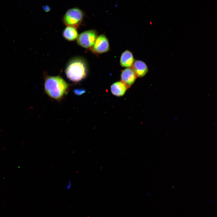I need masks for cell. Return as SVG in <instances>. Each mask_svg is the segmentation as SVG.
<instances>
[{
  "mask_svg": "<svg viewBox=\"0 0 217 217\" xmlns=\"http://www.w3.org/2000/svg\"><path fill=\"white\" fill-rule=\"evenodd\" d=\"M68 88V84L59 76H48L45 79V92L49 96L55 99H61Z\"/></svg>",
  "mask_w": 217,
  "mask_h": 217,
  "instance_id": "6da1fadb",
  "label": "cell"
},
{
  "mask_svg": "<svg viewBox=\"0 0 217 217\" xmlns=\"http://www.w3.org/2000/svg\"><path fill=\"white\" fill-rule=\"evenodd\" d=\"M65 72L69 79L73 82H79L86 76L87 69L85 63L81 58H73L68 63Z\"/></svg>",
  "mask_w": 217,
  "mask_h": 217,
  "instance_id": "7a4b0ae2",
  "label": "cell"
},
{
  "mask_svg": "<svg viewBox=\"0 0 217 217\" xmlns=\"http://www.w3.org/2000/svg\"><path fill=\"white\" fill-rule=\"evenodd\" d=\"M84 14L83 11L77 8H73L68 9L63 16V21L67 26L77 28L82 23Z\"/></svg>",
  "mask_w": 217,
  "mask_h": 217,
  "instance_id": "3957f363",
  "label": "cell"
},
{
  "mask_svg": "<svg viewBox=\"0 0 217 217\" xmlns=\"http://www.w3.org/2000/svg\"><path fill=\"white\" fill-rule=\"evenodd\" d=\"M97 33L94 30H89L81 33L77 37V42L81 47L86 49L92 47L97 38Z\"/></svg>",
  "mask_w": 217,
  "mask_h": 217,
  "instance_id": "277c9868",
  "label": "cell"
},
{
  "mask_svg": "<svg viewBox=\"0 0 217 217\" xmlns=\"http://www.w3.org/2000/svg\"><path fill=\"white\" fill-rule=\"evenodd\" d=\"M94 52L99 54L108 52L109 49V45L107 38L104 34L97 36L92 47Z\"/></svg>",
  "mask_w": 217,
  "mask_h": 217,
  "instance_id": "5b68a950",
  "label": "cell"
},
{
  "mask_svg": "<svg viewBox=\"0 0 217 217\" xmlns=\"http://www.w3.org/2000/svg\"><path fill=\"white\" fill-rule=\"evenodd\" d=\"M137 76L134 70L131 68H127L123 70L121 74L122 82L127 87H130L134 83Z\"/></svg>",
  "mask_w": 217,
  "mask_h": 217,
  "instance_id": "8992f818",
  "label": "cell"
},
{
  "mask_svg": "<svg viewBox=\"0 0 217 217\" xmlns=\"http://www.w3.org/2000/svg\"><path fill=\"white\" fill-rule=\"evenodd\" d=\"M131 67L137 77H144L148 71V68L146 64L141 60L134 61Z\"/></svg>",
  "mask_w": 217,
  "mask_h": 217,
  "instance_id": "52a82bcc",
  "label": "cell"
},
{
  "mask_svg": "<svg viewBox=\"0 0 217 217\" xmlns=\"http://www.w3.org/2000/svg\"><path fill=\"white\" fill-rule=\"evenodd\" d=\"M134 61V57L131 52L127 50L122 53L120 60L121 66L127 68L131 67Z\"/></svg>",
  "mask_w": 217,
  "mask_h": 217,
  "instance_id": "ba28073f",
  "label": "cell"
},
{
  "mask_svg": "<svg viewBox=\"0 0 217 217\" xmlns=\"http://www.w3.org/2000/svg\"><path fill=\"white\" fill-rule=\"evenodd\" d=\"M127 89L126 86L121 81L114 83L111 87L112 93L118 96H123Z\"/></svg>",
  "mask_w": 217,
  "mask_h": 217,
  "instance_id": "9c48e42d",
  "label": "cell"
},
{
  "mask_svg": "<svg viewBox=\"0 0 217 217\" xmlns=\"http://www.w3.org/2000/svg\"><path fill=\"white\" fill-rule=\"evenodd\" d=\"M63 35L64 38L69 41L75 40L78 37V32L76 28L71 26H67L63 31Z\"/></svg>",
  "mask_w": 217,
  "mask_h": 217,
  "instance_id": "30bf717a",
  "label": "cell"
},
{
  "mask_svg": "<svg viewBox=\"0 0 217 217\" xmlns=\"http://www.w3.org/2000/svg\"><path fill=\"white\" fill-rule=\"evenodd\" d=\"M75 93L78 95H80L85 92L84 90H74Z\"/></svg>",
  "mask_w": 217,
  "mask_h": 217,
  "instance_id": "8fae6325",
  "label": "cell"
},
{
  "mask_svg": "<svg viewBox=\"0 0 217 217\" xmlns=\"http://www.w3.org/2000/svg\"><path fill=\"white\" fill-rule=\"evenodd\" d=\"M50 9V7H49L48 5H45V6H43V10L46 12H48L49 11Z\"/></svg>",
  "mask_w": 217,
  "mask_h": 217,
  "instance_id": "7c38bea8",
  "label": "cell"
},
{
  "mask_svg": "<svg viewBox=\"0 0 217 217\" xmlns=\"http://www.w3.org/2000/svg\"><path fill=\"white\" fill-rule=\"evenodd\" d=\"M71 186V183L70 181H68V183L66 186V188L67 189H70Z\"/></svg>",
  "mask_w": 217,
  "mask_h": 217,
  "instance_id": "4fadbf2b",
  "label": "cell"
}]
</instances>
